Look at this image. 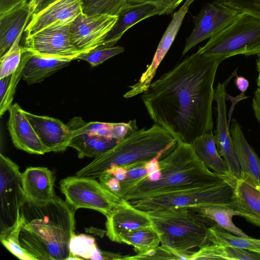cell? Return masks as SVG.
I'll use <instances>...</instances> for the list:
<instances>
[{"mask_svg": "<svg viewBox=\"0 0 260 260\" xmlns=\"http://www.w3.org/2000/svg\"><path fill=\"white\" fill-rule=\"evenodd\" d=\"M21 173L18 166L0 154V230L14 226L20 217L21 206L25 199Z\"/></svg>", "mask_w": 260, "mask_h": 260, "instance_id": "cell-9", "label": "cell"}, {"mask_svg": "<svg viewBox=\"0 0 260 260\" xmlns=\"http://www.w3.org/2000/svg\"><path fill=\"white\" fill-rule=\"evenodd\" d=\"M159 164L161 176L158 181H150L143 178L129 187L121 198L130 202L228 180L210 171L191 144L180 141L159 159Z\"/></svg>", "mask_w": 260, "mask_h": 260, "instance_id": "cell-3", "label": "cell"}, {"mask_svg": "<svg viewBox=\"0 0 260 260\" xmlns=\"http://www.w3.org/2000/svg\"><path fill=\"white\" fill-rule=\"evenodd\" d=\"M188 208L233 234L243 237H249L234 223L233 217L239 216V213L233 206L208 204Z\"/></svg>", "mask_w": 260, "mask_h": 260, "instance_id": "cell-28", "label": "cell"}, {"mask_svg": "<svg viewBox=\"0 0 260 260\" xmlns=\"http://www.w3.org/2000/svg\"><path fill=\"white\" fill-rule=\"evenodd\" d=\"M105 171L112 175L120 182L126 178L127 174V169L123 166H114Z\"/></svg>", "mask_w": 260, "mask_h": 260, "instance_id": "cell-43", "label": "cell"}, {"mask_svg": "<svg viewBox=\"0 0 260 260\" xmlns=\"http://www.w3.org/2000/svg\"><path fill=\"white\" fill-rule=\"evenodd\" d=\"M260 260V253L232 246L209 243L191 254L190 260Z\"/></svg>", "mask_w": 260, "mask_h": 260, "instance_id": "cell-29", "label": "cell"}, {"mask_svg": "<svg viewBox=\"0 0 260 260\" xmlns=\"http://www.w3.org/2000/svg\"><path fill=\"white\" fill-rule=\"evenodd\" d=\"M239 13H247L260 19V0H218Z\"/></svg>", "mask_w": 260, "mask_h": 260, "instance_id": "cell-38", "label": "cell"}, {"mask_svg": "<svg viewBox=\"0 0 260 260\" xmlns=\"http://www.w3.org/2000/svg\"><path fill=\"white\" fill-rule=\"evenodd\" d=\"M22 54L20 63L13 73L8 84L4 97L0 99V116H2L7 111H9L12 105L16 87L20 79L22 78L23 71L28 59V52L23 46Z\"/></svg>", "mask_w": 260, "mask_h": 260, "instance_id": "cell-34", "label": "cell"}, {"mask_svg": "<svg viewBox=\"0 0 260 260\" xmlns=\"http://www.w3.org/2000/svg\"><path fill=\"white\" fill-rule=\"evenodd\" d=\"M82 11V0H57L34 13L24 29L26 36L57 24H71Z\"/></svg>", "mask_w": 260, "mask_h": 260, "instance_id": "cell-15", "label": "cell"}, {"mask_svg": "<svg viewBox=\"0 0 260 260\" xmlns=\"http://www.w3.org/2000/svg\"><path fill=\"white\" fill-rule=\"evenodd\" d=\"M98 249L93 237L74 233L70 241L71 255L68 259H93Z\"/></svg>", "mask_w": 260, "mask_h": 260, "instance_id": "cell-33", "label": "cell"}, {"mask_svg": "<svg viewBox=\"0 0 260 260\" xmlns=\"http://www.w3.org/2000/svg\"><path fill=\"white\" fill-rule=\"evenodd\" d=\"M161 176V171L160 170H158L152 172V173L147 174V175L143 178H146V179L150 181H158Z\"/></svg>", "mask_w": 260, "mask_h": 260, "instance_id": "cell-46", "label": "cell"}, {"mask_svg": "<svg viewBox=\"0 0 260 260\" xmlns=\"http://www.w3.org/2000/svg\"><path fill=\"white\" fill-rule=\"evenodd\" d=\"M124 51V48L120 46L111 47H99L88 52L79 55L76 59L86 61L91 66L95 67L102 63L108 59Z\"/></svg>", "mask_w": 260, "mask_h": 260, "instance_id": "cell-37", "label": "cell"}, {"mask_svg": "<svg viewBox=\"0 0 260 260\" xmlns=\"http://www.w3.org/2000/svg\"><path fill=\"white\" fill-rule=\"evenodd\" d=\"M226 91L224 83H218L214 89L216 104L217 124L215 139L217 149L233 177L240 179V168L235 155L232 139L226 118Z\"/></svg>", "mask_w": 260, "mask_h": 260, "instance_id": "cell-14", "label": "cell"}, {"mask_svg": "<svg viewBox=\"0 0 260 260\" xmlns=\"http://www.w3.org/2000/svg\"><path fill=\"white\" fill-rule=\"evenodd\" d=\"M95 179L76 175L66 177L59 182L60 190L66 201L75 211L91 209L106 216L123 199L110 192Z\"/></svg>", "mask_w": 260, "mask_h": 260, "instance_id": "cell-8", "label": "cell"}, {"mask_svg": "<svg viewBox=\"0 0 260 260\" xmlns=\"http://www.w3.org/2000/svg\"><path fill=\"white\" fill-rule=\"evenodd\" d=\"M233 206L240 216L260 227V188L237 180L234 187Z\"/></svg>", "mask_w": 260, "mask_h": 260, "instance_id": "cell-23", "label": "cell"}, {"mask_svg": "<svg viewBox=\"0 0 260 260\" xmlns=\"http://www.w3.org/2000/svg\"><path fill=\"white\" fill-rule=\"evenodd\" d=\"M23 47L28 52V59L23 71L22 78L28 84L42 82L46 78L68 66L72 60L76 59V57L42 55Z\"/></svg>", "mask_w": 260, "mask_h": 260, "instance_id": "cell-22", "label": "cell"}, {"mask_svg": "<svg viewBox=\"0 0 260 260\" xmlns=\"http://www.w3.org/2000/svg\"><path fill=\"white\" fill-rule=\"evenodd\" d=\"M159 159V158L158 157H155L145 163L144 167L147 171V174L160 169Z\"/></svg>", "mask_w": 260, "mask_h": 260, "instance_id": "cell-44", "label": "cell"}, {"mask_svg": "<svg viewBox=\"0 0 260 260\" xmlns=\"http://www.w3.org/2000/svg\"><path fill=\"white\" fill-rule=\"evenodd\" d=\"M9 111L8 129L14 146L31 154L49 152L28 120L25 111L17 103H14Z\"/></svg>", "mask_w": 260, "mask_h": 260, "instance_id": "cell-16", "label": "cell"}, {"mask_svg": "<svg viewBox=\"0 0 260 260\" xmlns=\"http://www.w3.org/2000/svg\"><path fill=\"white\" fill-rule=\"evenodd\" d=\"M158 15L153 3L130 5L118 16L114 25L106 37L102 47L114 46L125 32L137 23L149 17Z\"/></svg>", "mask_w": 260, "mask_h": 260, "instance_id": "cell-21", "label": "cell"}, {"mask_svg": "<svg viewBox=\"0 0 260 260\" xmlns=\"http://www.w3.org/2000/svg\"><path fill=\"white\" fill-rule=\"evenodd\" d=\"M201 55L221 61L229 57L260 54V19L239 13L226 28L199 48Z\"/></svg>", "mask_w": 260, "mask_h": 260, "instance_id": "cell-6", "label": "cell"}, {"mask_svg": "<svg viewBox=\"0 0 260 260\" xmlns=\"http://www.w3.org/2000/svg\"><path fill=\"white\" fill-rule=\"evenodd\" d=\"M17 223L13 227L1 232L0 240L2 244L13 255L20 259L34 260L21 246L18 239Z\"/></svg>", "mask_w": 260, "mask_h": 260, "instance_id": "cell-36", "label": "cell"}, {"mask_svg": "<svg viewBox=\"0 0 260 260\" xmlns=\"http://www.w3.org/2000/svg\"><path fill=\"white\" fill-rule=\"evenodd\" d=\"M117 19L118 16L82 13L70 24L72 44L79 50L85 51L102 47Z\"/></svg>", "mask_w": 260, "mask_h": 260, "instance_id": "cell-12", "label": "cell"}, {"mask_svg": "<svg viewBox=\"0 0 260 260\" xmlns=\"http://www.w3.org/2000/svg\"><path fill=\"white\" fill-rule=\"evenodd\" d=\"M26 115L44 146L50 152L66 150L73 137L69 126L53 117L25 111Z\"/></svg>", "mask_w": 260, "mask_h": 260, "instance_id": "cell-17", "label": "cell"}, {"mask_svg": "<svg viewBox=\"0 0 260 260\" xmlns=\"http://www.w3.org/2000/svg\"><path fill=\"white\" fill-rule=\"evenodd\" d=\"M23 32L19 34L10 49L1 57L0 79L11 75L20 63L22 48L19 43Z\"/></svg>", "mask_w": 260, "mask_h": 260, "instance_id": "cell-35", "label": "cell"}, {"mask_svg": "<svg viewBox=\"0 0 260 260\" xmlns=\"http://www.w3.org/2000/svg\"><path fill=\"white\" fill-rule=\"evenodd\" d=\"M129 5L127 0H82V11L86 15L118 16Z\"/></svg>", "mask_w": 260, "mask_h": 260, "instance_id": "cell-32", "label": "cell"}, {"mask_svg": "<svg viewBox=\"0 0 260 260\" xmlns=\"http://www.w3.org/2000/svg\"><path fill=\"white\" fill-rule=\"evenodd\" d=\"M118 243L131 245L137 254H141L159 246L160 240L155 230L145 229L122 234Z\"/></svg>", "mask_w": 260, "mask_h": 260, "instance_id": "cell-31", "label": "cell"}, {"mask_svg": "<svg viewBox=\"0 0 260 260\" xmlns=\"http://www.w3.org/2000/svg\"><path fill=\"white\" fill-rule=\"evenodd\" d=\"M67 124L71 129L78 133L97 135L120 141L138 129L135 119L128 122L92 121L86 123L81 117H76L72 119Z\"/></svg>", "mask_w": 260, "mask_h": 260, "instance_id": "cell-25", "label": "cell"}, {"mask_svg": "<svg viewBox=\"0 0 260 260\" xmlns=\"http://www.w3.org/2000/svg\"><path fill=\"white\" fill-rule=\"evenodd\" d=\"M191 145L198 157L209 170L228 180L236 182L218 152L215 137L212 133L198 137Z\"/></svg>", "mask_w": 260, "mask_h": 260, "instance_id": "cell-26", "label": "cell"}, {"mask_svg": "<svg viewBox=\"0 0 260 260\" xmlns=\"http://www.w3.org/2000/svg\"><path fill=\"white\" fill-rule=\"evenodd\" d=\"M235 83L237 88L241 91V93H245L249 87L248 80L243 76H237Z\"/></svg>", "mask_w": 260, "mask_h": 260, "instance_id": "cell-45", "label": "cell"}, {"mask_svg": "<svg viewBox=\"0 0 260 260\" xmlns=\"http://www.w3.org/2000/svg\"><path fill=\"white\" fill-rule=\"evenodd\" d=\"M71 129L73 137L69 147L76 149L80 158L84 157L95 158L112 148L120 141L116 139L78 133Z\"/></svg>", "mask_w": 260, "mask_h": 260, "instance_id": "cell-27", "label": "cell"}, {"mask_svg": "<svg viewBox=\"0 0 260 260\" xmlns=\"http://www.w3.org/2000/svg\"><path fill=\"white\" fill-rule=\"evenodd\" d=\"M235 183L225 180L213 185L176 190L129 202L144 212L169 207H191L208 204L233 206Z\"/></svg>", "mask_w": 260, "mask_h": 260, "instance_id": "cell-7", "label": "cell"}, {"mask_svg": "<svg viewBox=\"0 0 260 260\" xmlns=\"http://www.w3.org/2000/svg\"><path fill=\"white\" fill-rule=\"evenodd\" d=\"M235 156L240 168V179L260 188V159L247 141L237 120L230 128Z\"/></svg>", "mask_w": 260, "mask_h": 260, "instance_id": "cell-19", "label": "cell"}, {"mask_svg": "<svg viewBox=\"0 0 260 260\" xmlns=\"http://www.w3.org/2000/svg\"><path fill=\"white\" fill-rule=\"evenodd\" d=\"M177 259L176 255L169 249L162 245L158 246L143 253L135 255H128L125 259Z\"/></svg>", "mask_w": 260, "mask_h": 260, "instance_id": "cell-39", "label": "cell"}, {"mask_svg": "<svg viewBox=\"0 0 260 260\" xmlns=\"http://www.w3.org/2000/svg\"><path fill=\"white\" fill-rule=\"evenodd\" d=\"M195 0H185L180 8L174 13L172 20L156 48L151 63L135 84L136 89L144 92L152 81L157 69L173 44L190 5Z\"/></svg>", "mask_w": 260, "mask_h": 260, "instance_id": "cell-18", "label": "cell"}, {"mask_svg": "<svg viewBox=\"0 0 260 260\" xmlns=\"http://www.w3.org/2000/svg\"><path fill=\"white\" fill-rule=\"evenodd\" d=\"M221 62L197 52L152 82L141 98L154 123L190 144L212 133L213 84Z\"/></svg>", "mask_w": 260, "mask_h": 260, "instance_id": "cell-1", "label": "cell"}, {"mask_svg": "<svg viewBox=\"0 0 260 260\" xmlns=\"http://www.w3.org/2000/svg\"><path fill=\"white\" fill-rule=\"evenodd\" d=\"M23 189L25 198L35 202H47L58 197L54 185L55 177L46 167H29L21 173Z\"/></svg>", "mask_w": 260, "mask_h": 260, "instance_id": "cell-20", "label": "cell"}, {"mask_svg": "<svg viewBox=\"0 0 260 260\" xmlns=\"http://www.w3.org/2000/svg\"><path fill=\"white\" fill-rule=\"evenodd\" d=\"M184 0H156L155 4L157 7L158 15L172 14L174 10Z\"/></svg>", "mask_w": 260, "mask_h": 260, "instance_id": "cell-40", "label": "cell"}, {"mask_svg": "<svg viewBox=\"0 0 260 260\" xmlns=\"http://www.w3.org/2000/svg\"><path fill=\"white\" fill-rule=\"evenodd\" d=\"M70 24H57L25 36L24 48L42 55L70 57H77L89 51H82L72 43Z\"/></svg>", "mask_w": 260, "mask_h": 260, "instance_id": "cell-11", "label": "cell"}, {"mask_svg": "<svg viewBox=\"0 0 260 260\" xmlns=\"http://www.w3.org/2000/svg\"><path fill=\"white\" fill-rule=\"evenodd\" d=\"M258 56V58L256 61V68L258 73L257 79V85L258 87H260V54Z\"/></svg>", "mask_w": 260, "mask_h": 260, "instance_id": "cell-47", "label": "cell"}, {"mask_svg": "<svg viewBox=\"0 0 260 260\" xmlns=\"http://www.w3.org/2000/svg\"><path fill=\"white\" fill-rule=\"evenodd\" d=\"M239 14L218 0L206 4L193 18L194 26L186 39L182 55L201 42L220 32L235 20Z\"/></svg>", "mask_w": 260, "mask_h": 260, "instance_id": "cell-10", "label": "cell"}, {"mask_svg": "<svg viewBox=\"0 0 260 260\" xmlns=\"http://www.w3.org/2000/svg\"><path fill=\"white\" fill-rule=\"evenodd\" d=\"M75 210L59 197L47 202L25 198L20 210L18 239L34 260H65L75 233Z\"/></svg>", "mask_w": 260, "mask_h": 260, "instance_id": "cell-2", "label": "cell"}, {"mask_svg": "<svg viewBox=\"0 0 260 260\" xmlns=\"http://www.w3.org/2000/svg\"><path fill=\"white\" fill-rule=\"evenodd\" d=\"M152 221L160 244L179 260H190L195 251L208 244L209 228L215 224L188 207H169L146 212Z\"/></svg>", "mask_w": 260, "mask_h": 260, "instance_id": "cell-5", "label": "cell"}, {"mask_svg": "<svg viewBox=\"0 0 260 260\" xmlns=\"http://www.w3.org/2000/svg\"><path fill=\"white\" fill-rule=\"evenodd\" d=\"M208 244L234 247L260 253V239L233 235L216 224L209 228Z\"/></svg>", "mask_w": 260, "mask_h": 260, "instance_id": "cell-30", "label": "cell"}, {"mask_svg": "<svg viewBox=\"0 0 260 260\" xmlns=\"http://www.w3.org/2000/svg\"><path fill=\"white\" fill-rule=\"evenodd\" d=\"M57 0H28L30 14L38 13Z\"/></svg>", "mask_w": 260, "mask_h": 260, "instance_id": "cell-42", "label": "cell"}, {"mask_svg": "<svg viewBox=\"0 0 260 260\" xmlns=\"http://www.w3.org/2000/svg\"><path fill=\"white\" fill-rule=\"evenodd\" d=\"M177 142L171 133L156 124L148 129H138L112 148L95 157L76 175L98 178L105 170L114 166L126 168L145 163L155 157L160 158Z\"/></svg>", "mask_w": 260, "mask_h": 260, "instance_id": "cell-4", "label": "cell"}, {"mask_svg": "<svg viewBox=\"0 0 260 260\" xmlns=\"http://www.w3.org/2000/svg\"><path fill=\"white\" fill-rule=\"evenodd\" d=\"M31 17L28 2L0 15V57L11 47Z\"/></svg>", "mask_w": 260, "mask_h": 260, "instance_id": "cell-24", "label": "cell"}, {"mask_svg": "<svg viewBox=\"0 0 260 260\" xmlns=\"http://www.w3.org/2000/svg\"><path fill=\"white\" fill-rule=\"evenodd\" d=\"M28 0H0V15L28 2Z\"/></svg>", "mask_w": 260, "mask_h": 260, "instance_id": "cell-41", "label": "cell"}, {"mask_svg": "<svg viewBox=\"0 0 260 260\" xmlns=\"http://www.w3.org/2000/svg\"><path fill=\"white\" fill-rule=\"evenodd\" d=\"M106 217V235L113 242L118 243L120 236L125 233L145 229L155 230L146 212L135 208L124 199Z\"/></svg>", "mask_w": 260, "mask_h": 260, "instance_id": "cell-13", "label": "cell"}]
</instances>
